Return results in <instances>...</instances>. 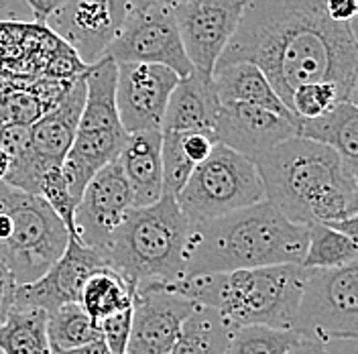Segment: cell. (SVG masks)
I'll use <instances>...</instances> for the list:
<instances>
[{"instance_id":"34","label":"cell","mask_w":358,"mask_h":354,"mask_svg":"<svg viewBox=\"0 0 358 354\" xmlns=\"http://www.w3.org/2000/svg\"><path fill=\"white\" fill-rule=\"evenodd\" d=\"M214 145H216V141H214L212 134L181 133V149H183L185 157H187L196 167L210 157Z\"/></svg>"},{"instance_id":"11","label":"cell","mask_w":358,"mask_h":354,"mask_svg":"<svg viewBox=\"0 0 358 354\" xmlns=\"http://www.w3.org/2000/svg\"><path fill=\"white\" fill-rule=\"evenodd\" d=\"M243 8L241 0H189L173 8L179 39L194 71L214 73L226 45L236 33Z\"/></svg>"},{"instance_id":"25","label":"cell","mask_w":358,"mask_h":354,"mask_svg":"<svg viewBox=\"0 0 358 354\" xmlns=\"http://www.w3.org/2000/svg\"><path fill=\"white\" fill-rule=\"evenodd\" d=\"M134 288L120 275L106 269L90 277L80 295V308L98 324L112 313L133 308Z\"/></svg>"},{"instance_id":"21","label":"cell","mask_w":358,"mask_h":354,"mask_svg":"<svg viewBox=\"0 0 358 354\" xmlns=\"http://www.w3.org/2000/svg\"><path fill=\"white\" fill-rule=\"evenodd\" d=\"M297 136L332 149L350 171L358 174V106L355 102H338L317 118L299 120Z\"/></svg>"},{"instance_id":"2","label":"cell","mask_w":358,"mask_h":354,"mask_svg":"<svg viewBox=\"0 0 358 354\" xmlns=\"http://www.w3.org/2000/svg\"><path fill=\"white\" fill-rule=\"evenodd\" d=\"M308 232L310 226L287 220L267 199L216 220L189 222L181 279L241 269L301 265Z\"/></svg>"},{"instance_id":"23","label":"cell","mask_w":358,"mask_h":354,"mask_svg":"<svg viewBox=\"0 0 358 354\" xmlns=\"http://www.w3.org/2000/svg\"><path fill=\"white\" fill-rule=\"evenodd\" d=\"M232 328L212 308L196 306L169 354H226Z\"/></svg>"},{"instance_id":"42","label":"cell","mask_w":358,"mask_h":354,"mask_svg":"<svg viewBox=\"0 0 358 354\" xmlns=\"http://www.w3.org/2000/svg\"><path fill=\"white\" fill-rule=\"evenodd\" d=\"M8 167H10V159H8V155L0 149V181L6 177V174H8Z\"/></svg>"},{"instance_id":"44","label":"cell","mask_w":358,"mask_h":354,"mask_svg":"<svg viewBox=\"0 0 358 354\" xmlns=\"http://www.w3.org/2000/svg\"><path fill=\"white\" fill-rule=\"evenodd\" d=\"M0 354H2V353H0Z\"/></svg>"},{"instance_id":"37","label":"cell","mask_w":358,"mask_h":354,"mask_svg":"<svg viewBox=\"0 0 358 354\" xmlns=\"http://www.w3.org/2000/svg\"><path fill=\"white\" fill-rule=\"evenodd\" d=\"M29 6H31V10H33V17H35V21L39 22V24H45L47 21V17L64 2V0H24Z\"/></svg>"},{"instance_id":"28","label":"cell","mask_w":358,"mask_h":354,"mask_svg":"<svg viewBox=\"0 0 358 354\" xmlns=\"http://www.w3.org/2000/svg\"><path fill=\"white\" fill-rule=\"evenodd\" d=\"M301 338L293 330L268 326H243L230 334L226 354H285Z\"/></svg>"},{"instance_id":"35","label":"cell","mask_w":358,"mask_h":354,"mask_svg":"<svg viewBox=\"0 0 358 354\" xmlns=\"http://www.w3.org/2000/svg\"><path fill=\"white\" fill-rule=\"evenodd\" d=\"M17 281L13 273L0 263V326L6 322L10 311L15 310V295H17Z\"/></svg>"},{"instance_id":"5","label":"cell","mask_w":358,"mask_h":354,"mask_svg":"<svg viewBox=\"0 0 358 354\" xmlns=\"http://www.w3.org/2000/svg\"><path fill=\"white\" fill-rule=\"evenodd\" d=\"M265 199L287 220L310 226V204L330 185L358 179L332 149L301 136H291L257 163Z\"/></svg>"},{"instance_id":"3","label":"cell","mask_w":358,"mask_h":354,"mask_svg":"<svg viewBox=\"0 0 358 354\" xmlns=\"http://www.w3.org/2000/svg\"><path fill=\"white\" fill-rule=\"evenodd\" d=\"M306 273L301 265H273L185 277L167 285L196 306L218 311L232 330L243 326L291 330Z\"/></svg>"},{"instance_id":"33","label":"cell","mask_w":358,"mask_h":354,"mask_svg":"<svg viewBox=\"0 0 358 354\" xmlns=\"http://www.w3.org/2000/svg\"><path fill=\"white\" fill-rule=\"evenodd\" d=\"M131 328H133V308L112 313L108 318H104L102 322H98L100 340L114 354H127Z\"/></svg>"},{"instance_id":"27","label":"cell","mask_w":358,"mask_h":354,"mask_svg":"<svg viewBox=\"0 0 358 354\" xmlns=\"http://www.w3.org/2000/svg\"><path fill=\"white\" fill-rule=\"evenodd\" d=\"M358 263L357 241L328 228L326 224H310L303 269H340Z\"/></svg>"},{"instance_id":"36","label":"cell","mask_w":358,"mask_h":354,"mask_svg":"<svg viewBox=\"0 0 358 354\" xmlns=\"http://www.w3.org/2000/svg\"><path fill=\"white\" fill-rule=\"evenodd\" d=\"M326 10L334 22L350 24L357 22L358 0H326Z\"/></svg>"},{"instance_id":"41","label":"cell","mask_w":358,"mask_h":354,"mask_svg":"<svg viewBox=\"0 0 358 354\" xmlns=\"http://www.w3.org/2000/svg\"><path fill=\"white\" fill-rule=\"evenodd\" d=\"M189 2V0H129V4L134 8H143V6H167V8H176L178 4Z\"/></svg>"},{"instance_id":"30","label":"cell","mask_w":358,"mask_h":354,"mask_svg":"<svg viewBox=\"0 0 358 354\" xmlns=\"http://www.w3.org/2000/svg\"><path fill=\"white\" fill-rule=\"evenodd\" d=\"M196 165L181 149V133H161V171H163V194L178 198L187 177Z\"/></svg>"},{"instance_id":"8","label":"cell","mask_w":358,"mask_h":354,"mask_svg":"<svg viewBox=\"0 0 358 354\" xmlns=\"http://www.w3.org/2000/svg\"><path fill=\"white\" fill-rule=\"evenodd\" d=\"M306 283L291 330L328 344L358 336V263L340 269H306Z\"/></svg>"},{"instance_id":"10","label":"cell","mask_w":358,"mask_h":354,"mask_svg":"<svg viewBox=\"0 0 358 354\" xmlns=\"http://www.w3.org/2000/svg\"><path fill=\"white\" fill-rule=\"evenodd\" d=\"M129 10V0H64L45 24L90 67L106 57Z\"/></svg>"},{"instance_id":"13","label":"cell","mask_w":358,"mask_h":354,"mask_svg":"<svg viewBox=\"0 0 358 354\" xmlns=\"http://www.w3.org/2000/svg\"><path fill=\"white\" fill-rule=\"evenodd\" d=\"M179 78L165 66L118 64L116 111L127 134L159 131Z\"/></svg>"},{"instance_id":"7","label":"cell","mask_w":358,"mask_h":354,"mask_svg":"<svg viewBox=\"0 0 358 354\" xmlns=\"http://www.w3.org/2000/svg\"><path fill=\"white\" fill-rule=\"evenodd\" d=\"M176 201L189 222L216 220L265 201V185L250 159L216 143L210 157L187 177Z\"/></svg>"},{"instance_id":"14","label":"cell","mask_w":358,"mask_h":354,"mask_svg":"<svg viewBox=\"0 0 358 354\" xmlns=\"http://www.w3.org/2000/svg\"><path fill=\"white\" fill-rule=\"evenodd\" d=\"M106 269L108 265L98 250L69 236L62 257L39 279L17 288L15 308H35L49 313L66 304H78L86 281Z\"/></svg>"},{"instance_id":"39","label":"cell","mask_w":358,"mask_h":354,"mask_svg":"<svg viewBox=\"0 0 358 354\" xmlns=\"http://www.w3.org/2000/svg\"><path fill=\"white\" fill-rule=\"evenodd\" d=\"M285 354H332L324 344L320 342H312V340H299L295 346H291Z\"/></svg>"},{"instance_id":"22","label":"cell","mask_w":358,"mask_h":354,"mask_svg":"<svg viewBox=\"0 0 358 354\" xmlns=\"http://www.w3.org/2000/svg\"><path fill=\"white\" fill-rule=\"evenodd\" d=\"M116 78L118 64L110 57H104L86 69V100L78 125L80 133L122 129L116 111Z\"/></svg>"},{"instance_id":"31","label":"cell","mask_w":358,"mask_h":354,"mask_svg":"<svg viewBox=\"0 0 358 354\" xmlns=\"http://www.w3.org/2000/svg\"><path fill=\"white\" fill-rule=\"evenodd\" d=\"M39 198H43L49 208L57 214V218L64 222L67 234L76 236V226H73V214H76V199L69 194L66 179L62 176V167L49 169L41 179L39 185Z\"/></svg>"},{"instance_id":"38","label":"cell","mask_w":358,"mask_h":354,"mask_svg":"<svg viewBox=\"0 0 358 354\" xmlns=\"http://www.w3.org/2000/svg\"><path fill=\"white\" fill-rule=\"evenodd\" d=\"M357 222H358V216H350V218H344V220L328 222L326 226H328V228H332V230H336V232H340V234H344V236H348V239H352V241H357V234H358Z\"/></svg>"},{"instance_id":"19","label":"cell","mask_w":358,"mask_h":354,"mask_svg":"<svg viewBox=\"0 0 358 354\" xmlns=\"http://www.w3.org/2000/svg\"><path fill=\"white\" fill-rule=\"evenodd\" d=\"M212 82L220 104H246L268 111L281 118L299 122V118L275 94L265 73L248 62H234L214 67Z\"/></svg>"},{"instance_id":"43","label":"cell","mask_w":358,"mask_h":354,"mask_svg":"<svg viewBox=\"0 0 358 354\" xmlns=\"http://www.w3.org/2000/svg\"><path fill=\"white\" fill-rule=\"evenodd\" d=\"M241 2H243V4H248V2H250V0H241Z\"/></svg>"},{"instance_id":"16","label":"cell","mask_w":358,"mask_h":354,"mask_svg":"<svg viewBox=\"0 0 358 354\" xmlns=\"http://www.w3.org/2000/svg\"><path fill=\"white\" fill-rule=\"evenodd\" d=\"M299 122L246 104H220L214 125V141L241 153L252 163L279 143L297 136Z\"/></svg>"},{"instance_id":"40","label":"cell","mask_w":358,"mask_h":354,"mask_svg":"<svg viewBox=\"0 0 358 354\" xmlns=\"http://www.w3.org/2000/svg\"><path fill=\"white\" fill-rule=\"evenodd\" d=\"M59 354H114L102 342V340H94V342H90L86 346H82V348H76V351H67V353H59Z\"/></svg>"},{"instance_id":"32","label":"cell","mask_w":358,"mask_h":354,"mask_svg":"<svg viewBox=\"0 0 358 354\" xmlns=\"http://www.w3.org/2000/svg\"><path fill=\"white\" fill-rule=\"evenodd\" d=\"M45 112L43 104L29 90H10L0 96V114L4 125L31 127Z\"/></svg>"},{"instance_id":"26","label":"cell","mask_w":358,"mask_h":354,"mask_svg":"<svg viewBox=\"0 0 358 354\" xmlns=\"http://www.w3.org/2000/svg\"><path fill=\"white\" fill-rule=\"evenodd\" d=\"M47 338L51 354H59L100 340V330L80 304H66L47 313Z\"/></svg>"},{"instance_id":"1","label":"cell","mask_w":358,"mask_h":354,"mask_svg":"<svg viewBox=\"0 0 358 354\" xmlns=\"http://www.w3.org/2000/svg\"><path fill=\"white\" fill-rule=\"evenodd\" d=\"M234 62L259 67L287 108L303 84H338L357 98V22L332 21L326 0H250L216 66Z\"/></svg>"},{"instance_id":"24","label":"cell","mask_w":358,"mask_h":354,"mask_svg":"<svg viewBox=\"0 0 358 354\" xmlns=\"http://www.w3.org/2000/svg\"><path fill=\"white\" fill-rule=\"evenodd\" d=\"M2 354H51L47 313L35 308H15L0 326Z\"/></svg>"},{"instance_id":"12","label":"cell","mask_w":358,"mask_h":354,"mask_svg":"<svg viewBox=\"0 0 358 354\" xmlns=\"http://www.w3.org/2000/svg\"><path fill=\"white\" fill-rule=\"evenodd\" d=\"M196 304L165 283H143L133 293V328L127 354H169Z\"/></svg>"},{"instance_id":"17","label":"cell","mask_w":358,"mask_h":354,"mask_svg":"<svg viewBox=\"0 0 358 354\" xmlns=\"http://www.w3.org/2000/svg\"><path fill=\"white\" fill-rule=\"evenodd\" d=\"M84 100H86V82L82 76L71 82L64 98L53 108H49L35 125L29 127L31 149L47 167H62L78 133Z\"/></svg>"},{"instance_id":"9","label":"cell","mask_w":358,"mask_h":354,"mask_svg":"<svg viewBox=\"0 0 358 354\" xmlns=\"http://www.w3.org/2000/svg\"><path fill=\"white\" fill-rule=\"evenodd\" d=\"M106 57L116 64L165 66L179 80L194 71L179 39L173 8L167 6H131L118 37L106 51Z\"/></svg>"},{"instance_id":"20","label":"cell","mask_w":358,"mask_h":354,"mask_svg":"<svg viewBox=\"0 0 358 354\" xmlns=\"http://www.w3.org/2000/svg\"><path fill=\"white\" fill-rule=\"evenodd\" d=\"M118 165L133 192L134 208L153 206L163 198V171H161V133L129 134Z\"/></svg>"},{"instance_id":"4","label":"cell","mask_w":358,"mask_h":354,"mask_svg":"<svg viewBox=\"0 0 358 354\" xmlns=\"http://www.w3.org/2000/svg\"><path fill=\"white\" fill-rule=\"evenodd\" d=\"M189 220L178 201L163 196L147 208H133L98 250L116 275L133 288L173 283L183 275V250Z\"/></svg>"},{"instance_id":"6","label":"cell","mask_w":358,"mask_h":354,"mask_svg":"<svg viewBox=\"0 0 358 354\" xmlns=\"http://www.w3.org/2000/svg\"><path fill=\"white\" fill-rule=\"evenodd\" d=\"M64 222L39 196L0 181V263L17 285L39 279L67 246Z\"/></svg>"},{"instance_id":"29","label":"cell","mask_w":358,"mask_h":354,"mask_svg":"<svg viewBox=\"0 0 358 354\" xmlns=\"http://www.w3.org/2000/svg\"><path fill=\"white\" fill-rule=\"evenodd\" d=\"M338 102H355L357 104V98H352L346 90L340 88L338 84H328V82L303 84V86L293 90L289 100V111L299 120H310V118H317L324 112L334 108Z\"/></svg>"},{"instance_id":"15","label":"cell","mask_w":358,"mask_h":354,"mask_svg":"<svg viewBox=\"0 0 358 354\" xmlns=\"http://www.w3.org/2000/svg\"><path fill=\"white\" fill-rule=\"evenodd\" d=\"M133 208L131 185L118 161H112L90 179L76 206V239L94 250H100Z\"/></svg>"},{"instance_id":"18","label":"cell","mask_w":358,"mask_h":354,"mask_svg":"<svg viewBox=\"0 0 358 354\" xmlns=\"http://www.w3.org/2000/svg\"><path fill=\"white\" fill-rule=\"evenodd\" d=\"M220 100L212 76L192 71L181 78L169 96L161 133H206L214 136Z\"/></svg>"}]
</instances>
